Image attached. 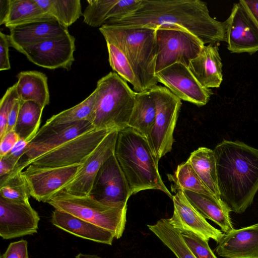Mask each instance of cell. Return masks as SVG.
I'll use <instances>...</instances> for the list:
<instances>
[{
  "instance_id": "5bb4252c",
  "label": "cell",
  "mask_w": 258,
  "mask_h": 258,
  "mask_svg": "<svg viewBox=\"0 0 258 258\" xmlns=\"http://www.w3.org/2000/svg\"><path fill=\"white\" fill-rule=\"evenodd\" d=\"M89 196L107 205L127 204L131 195L124 175L114 154L101 166Z\"/></svg>"
},
{
  "instance_id": "d4e9b609",
  "label": "cell",
  "mask_w": 258,
  "mask_h": 258,
  "mask_svg": "<svg viewBox=\"0 0 258 258\" xmlns=\"http://www.w3.org/2000/svg\"><path fill=\"white\" fill-rule=\"evenodd\" d=\"M187 161L205 186L218 200H222L218 186L214 151L206 147H200L191 153Z\"/></svg>"
},
{
  "instance_id": "8d00e7d4",
  "label": "cell",
  "mask_w": 258,
  "mask_h": 258,
  "mask_svg": "<svg viewBox=\"0 0 258 258\" xmlns=\"http://www.w3.org/2000/svg\"><path fill=\"white\" fill-rule=\"evenodd\" d=\"M15 84L7 90L0 102V139L6 133L8 117L16 100L19 99Z\"/></svg>"
},
{
  "instance_id": "7c38bea8",
  "label": "cell",
  "mask_w": 258,
  "mask_h": 258,
  "mask_svg": "<svg viewBox=\"0 0 258 258\" xmlns=\"http://www.w3.org/2000/svg\"><path fill=\"white\" fill-rule=\"evenodd\" d=\"M75 38L70 33L27 47L20 53L34 64L47 69L69 71L75 60Z\"/></svg>"
},
{
  "instance_id": "f546056e",
  "label": "cell",
  "mask_w": 258,
  "mask_h": 258,
  "mask_svg": "<svg viewBox=\"0 0 258 258\" xmlns=\"http://www.w3.org/2000/svg\"><path fill=\"white\" fill-rule=\"evenodd\" d=\"M43 110L34 101H22L14 130L20 139L29 143L34 137L39 130Z\"/></svg>"
},
{
  "instance_id": "4316f807",
  "label": "cell",
  "mask_w": 258,
  "mask_h": 258,
  "mask_svg": "<svg viewBox=\"0 0 258 258\" xmlns=\"http://www.w3.org/2000/svg\"><path fill=\"white\" fill-rule=\"evenodd\" d=\"M55 20L45 13L35 0H10V11L5 24L8 28L34 22Z\"/></svg>"
},
{
  "instance_id": "f1b7e54d",
  "label": "cell",
  "mask_w": 258,
  "mask_h": 258,
  "mask_svg": "<svg viewBox=\"0 0 258 258\" xmlns=\"http://www.w3.org/2000/svg\"><path fill=\"white\" fill-rule=\"evenodd\" d=\"M147 226L177 258H196L185 243L181 232L171 225L169 219H161Z\"/></svg>"
},
{
  "instance_id": "3957f363",
  "label": "cell",
  "mask_w": 258,
  "mask_h": 258,
  "mask_svg": "<svg viewBox=\"0 0 258 258\" xmlns=\"http://www.w3.org/2000/svg\"><path fill=\"white\" fill-rule=\"evenodd\" d=\"M114 155L124 175L131 196L142 190L158 189L172 199L158 169L159 160L146 138L131 127L118 132Z\"/></svg>"
},
{
  "instance_id": "ee69618b",
  "label": "cell",
  "mask_w": 258,
  "mask_h": 258,
  "mask_svg": "<svg viewBox=\"0 0 258 258\" xmlns=\"http://www.w3.org/2000/svg\"><path fill=\"white\" fill-rule=\"evenodd\" d=\"M22 101L19 98L15 102L8 117L6 133L14 130Z\"/></svg>"
},
{
  "instance_id": "f35d334b",
  "label": "cell",
  "mask_w": 258,
  "mask_h": 258,
  "mask_svg": "<svg viewBox=\"0 0 258 258\" xmlns=\"http://www.w3.org/2000/svg\"><path fill=\"white\" fill-rule=\"evenodd\" d=\"M3 258H29L28 252V242L22 239L11 243Z\"/></svg>"
},
{
  "instance_id": "1f68e13d",
  "label": "cell",
  "mask_w": 258,
  "mask_h": 258,
  "mask_svg": "<svg viewBox=\"0 0 258 258\" xmlns=\"http://www.w3.org/2000/svg\"><path fill=\"white\" fill-rule=\"evenodd\" d=\"M96 91L75 106L52 116L45 123L63 124L82 121L92 122L95 113Z\"/></svg>"
},
{
  "instance_id": "cb8c5ba5",
  "label": "cell",
  "mask_w": 258,
  "mask_h": 258,
  "mask_svg": "<svg viewBox=\"0 0 258 258\" xmlns=\"http://www.w3.org/2000/svg\"><path fill=\"white\" fill-rule=\"evenodd\" d=\"M16 77V90L21 100L34 101L43 109L49 104L47 77L44 74L36 71H22Z\"/></svg>"
},
{
  "instance_id": "4dcf8cb0",
  "label": "cell",
  "mask_w": 258,
  "mask_h": 258,
  "mask_svg": "<svg viewBox=\"0 0 258 258\" xmlns=\"http://www.w3.org/2000/svg\"><path fill=\"white\" fill-rule=\"evenodd\" d=\"M168 179L174 183L172 188L186 190L218 200L205 186L188 161L178 165L173 175H168Z\"/></svg>"
},
{
  "instance_id": "277c9868",
  "label": "cell",
  "mask_w": 258,
  "mask_h": 258,
  "mask_svg": "<svg viewBox=\"0 0 258 258\" xmlns=\"http://www.w3.org/2000/svg\"><path fill=\"white\" fill-rule=\"evenodd\" d=\"M99 30L105 40L112 41L124 53L143 91L157 85L158 82L155 77L158 51L156 29L105 24Z\"/></svg>"
},
{
  "instance_id": "e575fe53",
  "label": "cell",
  "mask_w": 258,
  "mask_h": 258,
  "mask_svg": "<svg viewBox=\"0 0 258 258\" xmlns=\"http://www.w3.org/2000/svg\"><path fill=\"white\" fill-rule=\"evenodd\" d=\"M118 0H88L83 13V21L93 27H101L107 21V16Z\"/></svg>"
},
{
  "instance_id": "484cf974",
  "label": "cell",
  "mask_w": 258,
  "mask_h": 258,
  "mask_svg": "<svg viewBox=\"0 0 258 258\" xmlns=\"http://www.w3.org/2000/svg\"><path fill=\"white\" fill-rule=\"evenodd\" d=\"M156 116V103L150 91L136 92L135 103L128 127L146 138L154 125Z\"/></svg>"
},
{
  "instance_id": "5b68a950",
  "label": "cell",
  "mask_w": 258,
  "mask_h": 258,
  "mask_svg": "<svg viewBox=\"0 0 258 258\" xmlns=\"http://www.w3.org/2000/svg\"><path fill=\"white\" fill-rule=\"evenodd\" d=\"M94 119L96 129L123 130L128 126L136 92L115 72H110L97 82Z\"/></svg>"
},
{
  "instance_id": "7bdbcfd3",
  "label": "cell",
  "mask_w": 258,
  "mask_h": 258,
  "mask_svg": "<svg viewBox=\"0 0 258 258\" xmlns=\"http://www.w3.org/2000/svg\"><path fill=\"white\" fill-rule=\"evenodd\" d=\"M238 2L241 5L258 31V0H241Z\"/></svg>"
},
{
  "instance_id": "603a6c76",
  "label": "cell",
  "mask_w": 258,
  "mask_h": 258,
  "mask_svg": "<svg viewBox=\"0 0 258 258\" xmlns=\"http://www.w3.org/2000/svg\"><path fill=\"white\" fill-rule=\"evenodd\" d=\"M182 190L190 204L203 217L215 223L223 232L227 233L234 229L230 216L231 210L222 200L184 189Z\"/></svg>"
},
{
  "instance_id": "8992f818",
  "label": "cell",
  "mask_w": 258,
  "mask_h": 258,
  "mask_svg": "<svg viewBox=\"0 0 258 258\" xmlns=\"http://www.w3.org/2000/svg\"><path fill=\"white\" fill-rule=\"evenodd\" d=\"M55 209L106 229L116 239L120 238L126 221L127 204L110 205L91 196H78L62 190L48 202Z\"/></svg>"
},
{
  "instance_id": "e0dca14e",
  "label": "cell",
  "mask_w": 258,
  "mask_h": 258,
  "mask_svg": "<svg viewBox=\"0 0 258 258\" xmlns=\"http://www.w3.org/2000/svg\"><path fill=\"white\" fill-rule=\"evenodd\" d=\"M40 217L30 203L11 201L0 197V235L10 239L37 232Z\"/></svg>"
},
{
  "instance_id": "ab89813d",
  "label": "cell",
  "mask_w": 258,
  "mask_h": 258,
  "mask_svg": "<svg viewBox=\"0 0 258 258\" xmlns=\"http://www.w3.org/2000/svg\"><path fill=\"white\" fill-rule=\"evenodd\" d=\"M28 144V142L20 139L8 154L0 158H3L12 167L13 170L23 156Z\"/></svg>"
},
{
  "instance_id": "2e32d148",
  "label": "cell",
  "mask_w": 258,
  "mask_h": 258,
  "mask_svg": "<svg viewBox=\"0 0 258 258\" xmlns=\"http://www.w3.org/2000/svg\"><path fill=\"white\" fill-rule=\"evenodd\" d=\"M174 211L169 221L181 234L190 233L209 241L218 242L224 233L212 226L190 204L182 190H177L172 196Z\"/></svg>"
},
{
  "instance_id": "d6a6232c",
  "label": "cell",
  "mask_w": 258,
  "mask_h": 258,
  "mask_svg": "<svg viewBox=\"0 0 258 258\" xmlns=\"http://www.w3.org/2000/svg\"><path fill=\"white\" fill-rule=\"evenodd\" d=\"M109 64L113 71L133 86L136 92L143 91L132 64L123 51L112 41L105 40Z\"/></svg>"
},
{
  "instance_id": "4fadbf2b",
  "label": "cell",
  "mask_w": 258,
  "mask_h": 258,
  "mask_svg": "<svg viewBox=\"0 0 258 258\" xmlns=\"http://www.w3.org/2000/svg\"><path fill=\"white\" fill-rule=\"evenodd\" d=\"M158 82L163 84L180 99L198 106L206 105L213 94L210 88L203 87L188 67L181 63H174L156 73Z\"/></svg>"
},
{
  "instance_id": "d590c367",
  "label": "cell",
  "mask_w": 258,
  "mask_h": 258,
  "mask_svg": "<svg viewBox=\"0 0 258 258\" xmlns=\"http://www.w3.org/2000/svg\"><path fill=\"white\" fill-rule=\"evenodd\" d=\"M182 238L196 258H218L210 248L208 241L193 234H181Z\"/></svg>"
},
{
  "instance_id": "83f0119b",
  "label": "cell",
  "mask_w": 258,
  "mask_h": 258,
  "mask_svg": "<svg viewBox=\"0 0 258 258\" xmlns=\"http://www.w3.org/2000/svg\"><path fill=\"white\" fill-rule=\"evenodd\" d=\"M35 1L45 13L67 28L83 16L80 0Z\"/></svg>"
},
{
  "instance_id": "44dd1931",
  "label": "cell",
  "mask_w": 258,
  "mask_h": 258,
  "mask_svg": "<svg viewBox=\"0 0 258 258\" xmlns=\"http://www.w3.org/2000/svg\"><path fill=\"white\" fill-rule=\"evenodd\" d=\"M188 67L203 87L210 89L220 87L223 81L222 63L217 45H205Z\"/></svg>"
},
{
  "instance_id": "f6af8a7d",
  "label": "cell",
  "mask_w": 258,
  "mask_h": 258,
  "mask_svg": "<svg viewBox=\"0 0 258 258\" xmlns=\"http://www.w3.org/2000/svg\"><path fill=\"white\" fill-rule=\"evenodd\" d=\"M10 0H0V25L5 24L8 17Z\"/></svg>"
},
{
  "instance_id": "836d02e7",
  "label": "cell",
  "mask_w": 258,
  "mask_h": 258,
  "mask_svg": "<svg viewBox=\"0 0 258 258\" xmlns=\"http://www.w3.org/2000/svg\"><path fill=\"white\" fill-rule=\"evenodd\" d=\"M30 196L22 171L0 178V197L13 202L30 203Z\"/></svg>"
},
{
  "instance_id": "d6986e66",
  "label": "cell",
  "mask_w": 258,
  "mask_h": 258,
  "mask_svg": "<svg viewBox=\"0 0 258 258\" xmlns=\"http://www.w3.org/2000/svg\"><path fill=\"white\" fill-rule=\"evenodd\" d=\"M215 250L223 258H258V223L224 233Z\"/></svg>"
},
{
  "instance_id": "ba28073f",
  "label": "cell",
  "mask_w": 258,
  "mask_h": 258,
  "mask_svg": "<svg viewBox=\"0 0 258 258\" xmlns=\"http://www.w3.org/2000/svg\"><path fill=\"white\" fill-rule=\"evenodd\" d=\"M156 29V73L175 63L188 67L205 45L198 37L179 26H159Z\"/></svg>"
},
{
  "instance_id": "ac0fdd59",
  "label": "cell",
  "mask_w": 258,
  "mask_h": 258,
  "mask_svg": "<svg viewBox=\"0 0 258 258\" xmlns=\"http://www.w3.org/2000/svg\"><path fill=\"white\" fill-rule=\"evenodd\" d=\"M226 21L227 49L231 53L258 51V31L241 5L233 4Z\"/></svg>"
},
{
  "instance_id": "30bf717a",
  "label": "cell",
  "mask_w": 258,
  "mask_h": 258,
  "mask_svg": "<svg viewBox=\"0 0 258 258\" xmlns=\"http://www.w3.org/2000/svg\"><path fill=\"white\" fill-rule=\"evenodd\" d=\"M112 131L94 128L35 159L30 164L47 168L81 164Z\"/></svg>"
},
{
  "instance_id": "7402d4cb",
  "label": "cell",
  "mask_w": 258,
  "mask_h": 258,
  "mask_svg": "<svg viewBox=\"0 0 258 258\" xmlns=\"http://www.w3.org/2000/svg\"><path fill=\"white\" fill-rule=\"evenodd\" d=\"M51 223L57 228L76 236L112 245L114 235L111 231L69 213L55 209Z\"/></svg>"
},
{
  "instance_id": "b9f144b4",
  "label": "cell",
  "mask_w": 258,
  "mask_h": 258,
  "mask_svg": "<svg viewBox=\"0 0 258 258\" xmlns=\"http://www.w3.org/2000/svg\"><path fill=\"white\" fill-rule=\"evenodd\" d=\"M20 139L14 130L6 133L0 139V158L8 154Z\"/></svg>"
},
{
  "instance_id": "74e56055",
  "label": "cell",
  "mask_w": 258,
  "mask_h": 258,
  "mask_svg": "<svg viewBox=\"0 0 258 258\" xmlns=\"http://www.w3.org/2000/svg\"><path fill=\"white\" fill-rule=\"evenodd\" d=\"M142 0H118L108 13L105 24L132 14L139 9Z\"/></svg>"
},
{
  "instance_id": "60d3db41",
  "label": "cell",
  "mask_w": 258,
  "mask_h": 258,
  "mask_svg": "<svg viewBox=\"0 0 258 258\" xmlns=\"http://www.w3.org/2000/svg\"><path fill=\"white\" fill-rule=\"evenodd\" d=\"M10 46L9 35L0 32V70L5 71L11 69L9 55Z\"/></svg>"
},
{
  "instance_id": "bcb514c9",
  "label": "cell",
  "mask_w": 258,
  "mask_h": 258,
  "mask_svg": "<svg viewBox=\"0 0 258 258\" xmlns=\"http://www.w3.org/2000/svg\"><path fill=\"white\" fill-rule=\"evenodd\" d=\"M76 258H103L95 254L79 253L76 256Z\"/></svg>"
},
{
  "instance_id": "9a60e30c",
  "label": "cell",
  "mask_w": 258,
  "mask_h": 258,
  "mask_svg": "<svg viewBox=\"0 0 258 258\" xmlns=\"http://www.w3.org/2000/svg\"><path fill=\"white\" fill-rule=\"evenodd\" d=\"M118 132H111L89 155L81 165L74 178L65 187V191L78 196L90 195L100 169L114 154Z\"/></svg>"
},
{
  "instance_id": "9c48e42d",
  "label": "cell",
  "mask_w": 258,
  "mask_h": 258,
  "mask_svg": "<svg viewBox=\"0 0 258 258\" xmlns=\"http://www.w3.org/2000/svg\"><path fill=\"white\" fill-rule=\"evenodd\" d=\"M94 128L92 123L88 121L56 124L45 123L28 143L23 156L10 174L22 172L35 159Z\"/></svg>"
},
{
  "instance_id": "52a82bcc",
  "label": "cell",
  "mask_w": 258,
  "mask_h": 258,
  "mask_svg": "<svg viewBox=\"0 0 258 258\" xmlns=\"http://www.w3.org/2000/svg\"><path fill=\"white\" fill-rule=\"evenodd\" d=\"M149 91L156 103V116L146 138L152 152L159 161L172 150L173 133L181 101L166 87L157 85Z\"/></svg>"
},
{
  "instance_id": "8fae6325",
  "label": "cell",
  "mask_w": 258,
  "mask_h": 258,
  "mask_svg": "<svg viewBox=\"0 0 258 258\" xmlns=\"http://www.w3.org/2000/svg\"><path fill=\"white\" fill-rule=\"evenodd\" d=\"M81 164L52 168L30 164L22 171V174L31 196L38 202L47 203L72 181Z\"/></svg>"
},
{
  "instance_id": "7a4b0ae2",
  "label": "cell",
  "mask_w": 258,
  "mask_h": 258,
  "mask_svg": "<svg viewBox=\"0 0 258 258\" xmlns=\"http://www.w3.org/2000/svg\"><path fill=\"white\" fill-rule=\"evenodd\" d=\"M213 151L221 198L231 212L243 213L258 191V149L239 141L223 140Z\"/></svg>"
},
{
  "instance_id": "6da1fadb",
  "label": "cell",
  "mask_w": 258,
  "mask_h": 258,
  "mask_svg": "<svg viewBox=\"0 0 258 258\" xmlns=\"http://www.w3.org/2000/svg\"><path fill=\"white\" fill-rule=\"evenodd\" d=\"M106 24L153 29L177 26L195 35L205 45L226 41V21L212 18L207 4L201 0H142L139 9L132 14Z\"/></svg>"
},
{
  "instance_id": "ffe728a7",
  "label": "cell",
  "mask_w": 258,
  "mask_h": 258,
  "mask_svg": "<svg viewBox=\"0 0 258 258\" xmlns=\"http://www.w3.org/2000/svg\"><path fill=\"white\" fill-rule=\"evenodd\" d=\"M9 29L10 46L19 52L46 40L69 33L67 28L55 20L23 24Z\"/></svg>"
}]
</instances>
